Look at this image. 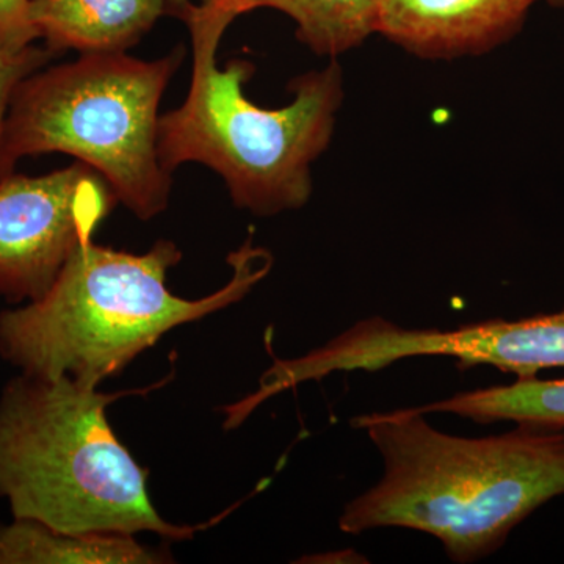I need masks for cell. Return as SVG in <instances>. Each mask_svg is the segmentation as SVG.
Returning <instances> with one entry per match:
<instances>
[{
	"label": "cell",
	"instance_id": "10",
	"mask_svg": "<svg viewBox=\"0 0 564 564\" xmlns=\"http://www.w3.org/2000/svg\"><path fill=\"white\" fill-rule=\"evenodd\" d=\"M166 558L132 534L66 533L25 518L0 525V564H158Z\"/></svg>",
	"mask_w": 564,
	"mask_h": 564
},
{
	"label": "cell",
	"instance_id": "13",
	"mask_svg": "<svg viewBox=\"0 0 564 564\" xmlns=\"http://www.w3.org/2000/svg\"><path fill=\"white\" fill-rule=\"evenodd\" d=\"M52 52L28 46L20 51L0 50V182L13 173L14 163L7 155L6 122L11 96L25 77L51 61Z\"/></svg>",
	"mask_w": 564,
	"mask_h": 564
},
{
	"label": "cell",
	"instance_id": "7",
	"mask_svg": "<svg viewBox=\"0 0 564 564\" xmlns=\"http://www.w3.org/2000/svg\"><path fill=\"white\" fill-rule=\"evenodd\" d=\"M113 192L85 163L0 182V296L35 302L109 215Z\"/></svg>",
	"mask_w": 564,
	"mask_h": 564
},
{
	"label": "cell",
	"instance_id": "12",
	"mask_svg": "<svg viewBox=\"0 0 564 564\" xmlns=\"http://www.w3.org/2000/svg\"><path fill=\"white\" fill-rule=\"evenodd\" d=\"M413 410L426 415L456 414L477 423L513 421L564 426V378L516 380L513 384L456 393Z\"/></svg>",
	"mask_w": 564,
	"mask_h": 564
},
{
	"label": "cell",
	"instance_id": "9",
	"mask_svg": "<svg viewBox=\"0 0 564 564\" xmlns=\"http://www.w3.org/2000/svg\"><path fill=\"white\" fill-rule=\"evenodd\" d=\"M169 14L166 0H31L29 20L47 50L120 54Z\"/></svg>",
	"mask_w": 564,
	"mask_h": 564
},
{
	"label": "cell",
	"instance_id": "3",
	"mask_svg": "<svg viewBox=\"0 0 564 564\" xmlns=\"http://www.w3.org/2000/svg\"><path fill=\"white\" fill-rule=\"evenodd\" d=\"M234 20L217 0H202L185 17L193 47L191 91L159 120V159L169 173L185 162L209 166L239 209L272 217L300 209L313 193L311 165L332 141L344 98L343 69L333 61L296 77L292 104L263 109L245 96L251 62L234 58L218 68V44Z\"/></svg>",
	"mask_w": 564,
	"mask_h": 564
},
{
	"label": "cell",
	"instance_id": "8",
	"mask_svg": "<svg viewBox=\"0 0 564 564\" xmlns=\"http://www.w3.org/2000/svg\"><path fill=\"white\" fill-rule=\"evenodd\" d=\"M534 0H380L375 33L423 58L492 51L521 31Z\"/></svg>",
	"mask_w": 564,
	"mask_h": 564
},
{
	"label": "cell",
	"instance_id": "15",
	"mask_svg": "<svg viewBox=\"0 0 564 564\" xmlns=\"http://www.w3.org/2000/svg\"><path fill=\"white\" fill-rule=\"evenodd\" d=\"M193 6L195 3L192 0H166V10H169L170 17L180 18L182 21L185 20Z\"/></svg>",
	"mask_w": 564,
	"mask_h": 564
},
{
	"label": "cell",
	"instance_id": "16",
	"mask_svg": "<svg viewBox=\"0 0 564 564\" xmlns=\"http://www.w3.org/2000/svg\"><path fill=\"white\" fill-rule=\"evenodd\" d=\"M540 2V0H534V3ZM544 2L551 3V6H564V0H544Z\"/></svg>",
	"mask_w": 564,
	"mask_h": 564
},
{
	"label": "cell",
	"instance_id": "5",
	"mask_svg": "<svg viewBox=\"0 0 564 564\" xmlns=\"http://www.w3.org/2000/svg\"><path fill=\"white\" fill-rule=\"evenodd\" d=\"M177 47L154 62L120 54L25 77L11 96L6 148L11 162L63 152L90 166L140 220L165 210L172 173L159 159V102L180 68Z\"/></svg>",
	"mask_w": 564,
	"mask_h": 564
},
{
	"label": "cell",
	"instance_id": "11",
	"mask_svg": "<svg viewBox=\"0 0 564 564\" xmlns=\"http://www.w3.org/2000/svg\"><path fill=\"white\" fill-rule=\"evenodd\" d=\"M239 18L258 9L291 17L296 39L317 55H336L359 46L375 33L380 0H217Z\"/></svg>",
	"mask_w": 564,
	"mask_h": 564
},
{
	"label": "cell",
	"instance_id": "1",
	"mask_svg": "<svg viewBox=\"0 0 564 564\" xmlns=\"http://www.w3.org/2000/svg\"><path fill=\"white\" fill-rule=\"evenodd\" d=\"M350 423L369 434L384 474L345 507L344 533L402 527L432 534L454 562L473 563L564 494V426L518 422L508 433L462 437L434 429L413 408Z\"/></svg>",
	"mask_w": 564,
	"mask_h": 564
},
{
	"label": "cell",
	"instance_id": "4",
	"mask_svg": "<svg viewBox=\"0 0 564 564\" xmlns=\"http://www.w3.org/2000/svg\"><path fill=\"white\" fill-rule=\"evenodd\" d=\"M122 392L69 377L22 373L0 397V497L14 518L66 533L152 532L188 540L202 527L174 525L151 502L147 469L107 421Z\"/></svg>",
	"mask_w": 564,
	"mask_h": 564
},
{
	"label": "cell",
	"instance_id": "6",
	"mask_svg": "<svg viewBox=\"0 0 564 564\" xmlns=\"http://www.w3.org/2000/svg\"><path fill=\"white\" fill-rule=\"evenodd\" d=\"M421 356H447L462 366L488 364L518 380L534 378L541 370L564 367V307L554 314L519 321L496 318L447 332L403 328L383 317L366 318L307 355L274 359L243 403L254 411L307 381H321L336 372H377Z\"/></svg>",
	"mask_w": 564,
	"mask_h": 564
},
{
	"label": "cell",
	"instance_id": "2",
	"mask_svg": "<svg viewBox=\"0 0 564 564\" xmlns=\"http://www.w3.org/2000/svg\"><path fill=\"white\" fill-rule=\"evenodd\" d=\"M181 259L170 240L144 254L87 240L41 299L0 314V355L24 373L99 388L170 329L240 302L273 263L269 251L248 239L228 258V284L185 300L166 288V273Z\"/></svg>",
	"mask_w": 564,
	"mask_h": 564
},
{
	"label": "cell",
	"instance_id": "14",
	"mask_svg": "<svg viewBox=\"0 0 564 564\" xmlns=\"http://www.w3.org/2000/svg\"><path fill=\"white\" fill-rule=\"evenodd\" d=\"M31 0H0V50L20 51L40 35L29 20Z\"/></svg>",
	"mask_w": 564,
	"mask_h": 564
}]
</instances>
